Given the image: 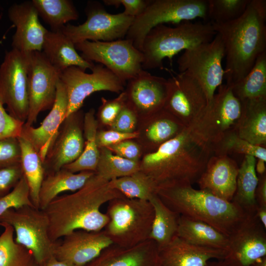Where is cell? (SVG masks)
Listing matches in <instances>:
<instances>
[{"label":"cell","instance_id":"obj_12","mask_svg":"<svg viewBox=\"0 0 266 266\" xmlns=\"http://www.w3.org/2000/svg\"><path fill=\"white\" fill-rule=\"evenodd\" d=\"M30 54L12 48L0 65V102L12 117L24 123L29 112Z\"/></svg>","mask_w":266,"mask_h":266},{"label":"cell","instance_id":"obj_10","mask_svg":"<svg viewBox=\"0 0 266 266\" xmlns=\"http://www.w3.org/2000/svg\"><path fill=\"white\" fill-rule=\"evenodd\" d=\"M75 46L84 59L103 65L125 84L143 69L142 52L126 38L110 41H85Z\"/></svg>","mask_w":266,"mask_h":266},{"label":"cell","instance_id":"obj_14","mask_svg":"<svg viewBox=\"0 0 266 266\" xmlns=\"http://www.w3.org/2000/svg\"><path fill=\"white\" fill-rule=\"evenodd\" d=\"M91 70L88 73L78 67L71 66L61 72L60 79L68 99L66 118L81 109L85 100L94 93L105 91L120 94L124 91L126 84L103 65H95Z\"/></svg>","mask_w":266,"mask_h":266},{"label":"cell","instance_id":"obj_4","mask_svg":"<svg viewBox=\"0 0 266 266\" xmlns=\"http://www.w3.org/2000/svg\"><path fill=\"white\" fill-rule=\"evenodd\" d=\"M156 194L180 215L205 222L228 236L247 215L234 202L205 190L196 189L187 181L158 187Z\"/></svg>","mask_w":266,"mask_h":266},{"label":"cell","instance_id":"obj_47","mask_svg":"<svg viewBox=\"0 0 266 266\" xmlns=\"http://www.w3.org/2000/svg\"><path fill=\"white\" fill-rule=\"evenodd\" d=\"M23 176L20 164L0 168V198L9 193Z\"/></svg>","mask_w":266,"mask_h":266},{"label":"cell","instance_id":"obj_27","mask_svg":"<svg viewBox=\"0 0 266 266\" xmlns=\"http://www.w3.org/2000/svg\"><path fill=\"white\" fill-rule=\"evenodd\" d=\"M42 52L52 65L61 72L71 66L85 71L91 70L95 66L94 63L85 60L78 53L75 44L61 30H48Z\"/></svg>","mask_w":266,"mask_h":266},{"label":"cell","instance_id":"obj_36","mask_svg":"<svg viewBox=\"0 0 266 266\" xmlns=\"http://www.w3.org/2000/svg\"><path fill=\"white\" fill-rule=\"evenodd\" d=\"M39 17L48 24L51 31H61L67 22L76 20L79 13L69 0H32Z\"/></svg>","mask_w":266,"mask_h":266},{"label":"cell","instance_id":"obj_17","mask_svg":"<svg viewBox=\"0 0 266 266\" xmlns=\"http://www.w3.org/2000/svg\"><path fill=\"white\" fill-rule=\"evenodd\" d=\"M84 115L80 109L62 122L43 161L45 175L60 170L81 155L84 148Z\"/></svg>","mask_w":266,"mask_h":266},{"label":"cell","instance_id":"obj_43","mask_svg":"<svg viewBox=\"0 0 266 266\" xmlns=\"http://www.w3.org/2000/svg\"><path fill=\"white\" fill-rule=\"evenodd\" d=\"M101 104L99 108L97 120L100 124L109 126L114 122L122 109L126 104V96L124 91L112 100L101 99Z\"/></svg>","mask_w":266,"mask_h":266},{"label":"cell","instance_id":"obj_18","mask_svg":"<svg viewBox=\"0 0 266 266\" xmlns=\"http://www.w3.org/2000/svg\"><path fill=\"white\" fill-rule=\"evenodd\" d=\"M255 213L247 214L229 236L225 259L232 266H250L266 256V232Z\"/></svg>","mask_w":266,"mask_h":266},{"label":"cell","instance_id":"obj_19","mask_svg":"<svg viewBox=\"0 0 266 266\" xmlns=\"http://www.w3.org/2000/svg\"><path fill=\"white\" fill-rule=\"evenodd\" d=\"M168 91L167 79L144 69L128 81L124 90L126 103L135 112L138 120L163 109Z\"/></svg>","mask_w":266,"mask_h":266},{"label":"cell","instance_id":"obj_21","mask_svg":"<svg viewBox=\"0 0 266 266\" xmlns=\"http://www.w3.org/2000/svg\"><path fill=\"white\" fill-rule=\"evenodd\" d=\"M8 16L16 27L12 48L25 53L42 51L48 30L40 23L32 0L12 5L8 9Z\"/></svg>","mask_w":266,"mask_h":266},{"label":"cell","instance_id":"obj_55","mask_svg":"<svg viewBox=\"0 0 266 266\" xmlns=\"http://www.w3.org/2000/svg\"><path fill=\"white\" fill-rule=\"evenodd\" d=\"M216 260V261H209L206 266H232L225 259Z\"/></svg>","mask_w":266,"mask_h":266},{"label":"cell","instance_id":"obj_6","mask_svg":"<svg viewBox=\"0 0 266 266\" xmlns=\"http://www.w3.org/2000/svg\"><path fill=\"white\" fill-rule=\"evenodd\" d=\"M109 221L103 229L112 244L132 247L149 239L154 217L149 200L117 198L108 202Z\"/></svg>","mask_w":266,"mask_h":266},{"label":"cell","instance_id":"obj_40","mask_svg":"<svg viewBox=\"0 0 266 266\" xmlns=\"http://www.w3.org/2000/svg\"><path fill=\"white\" fill-rule=\"evenodd\" d=\"M250 0H207V19L221 24L234 21L245 11Z\"/></svg>","mask_w":266,"mask_h":266},{"label":"cell","instance_id":"obj_50","mask_svg":"<svg viewBox=\"0 0 266 266\" xmlns=\"http://www.w3.org/2000/svg\"><path fill=\"white\" fill-rule=\"evenodd\" d=\"M150 0H103V2L107 6L118 7L123 5L125 15L135 18L141 14L147 7Z\"/></svg>","mask_w":266,"mask_h":266},{"label":"cell","instance_id":"obj_5","mask_svg":"<svg viewBox=\"0 0 266 266\" xmlns=\"http://www.w3.org/2000/svg\"><path fill=\"white\" fill-rule=\"evenodd\" d=\"M216 34L209 22L185 21L173 27L158 25L148 33L143 40L142 69L163 68L164 59L171 62L180 51L209 42Z\"/></svg>","mask_w":266,"mask_h":266},{"label":"cell","instance_id":"obj_20","mask_svg":"<svg viewBox=\"0 0 266 266\" xmlns=\"http://www.w3.org/2000/svg\"><path fill=\"white\" fill-rule=\"evenodd\" d=\"M112 244L104 230H76L58 242L54 256L58 260L74 266H85Z\"/></svg>","mask_w":266,"mask_h":266},{"label":"cell","instance_id":"obj_44","mask_svg":"<svg viewBox=\"0 0 266 266\" xmlns=\"http://www.w3.org/2000/svg\"><path fill=\"white\" fill-rule=\"evenodd\" d=\"M21 154L18 137L0 140V168L20 164Z\"/></svg>","mask_w":266,"mask_h":266},{"label":"cell","instance_id":"obj_16","mask_svg":"<svg viewBox=\"0 0 266 266\" xmlns=\"http://www.w3.org/2000/svg\"><path fill=\"white\" fill-rule=\"evenodd\" d=\"M169 72L171 76L167 79L168 91L164 108L185 127H192L207 105L205 92L200 83L186 73Z\"/></svg>","mask_w":266,"mask_h":266},{"label":"cell","instance_id":"obj_32","mask_svg":"<svg viewBox=\"0 0 266 266\" xmlns=\"http://www.w3.org/2000/svg\"><path fill=\"white\" fill-rule=\"evenodd\" d=\"M149 201L154 211L149 239L155 241L159 250L177 235L180 215L166 206L156 194Z\"/></svg>","mask_w":266,"mask_h":266},{"label":"cell","instance_id":"obj_28","mask_svg":"<svg viewBox=\"0 0 266 266\" xmlns=\"http://www.w3.org/2000/svg\"><path fill=\"white\" fill-rule=\"evenodd\" d=\"M241 113L236 133L257 146H266V98L241 101Z\"/></svg>","mask_w":266,"mask_h":266},{"label":"cell","instance_id":"obj_34","mask_svg":"<svg viewBox=\"0 0 266 266\" xmlns=\"http://www.w3.org/2000/svg\"><path fill=\"white\" fill-rule=\"evenodd\" d=\"M21 148L20 165L30 191L33 205L39 208V194L45 176L43 162L39 154L25 139L18 137Z\"/></svg>","mask_w":266,"mask_h":266},{"label":"cell","instance_id":"obj_52","mask_svg":"<svg viewBox=\"0 0 266 266\" xmlns=\"http://www.w3.org/2000/svg\"><path fill=\"white\" fill-rule=\"evenodd\" d=\"M255 215L264 228L266 229V207L257 206Z\"/></svg>","mask_w":266,"mask_h":266},{"label":"cell","instance_id":"obj_41","mask_svg":"<svg viewBox=\"0 0 266 266\" xmlns=\"http://www.w3.org/2000/svg\"><path fill=\"white\" fill-rule=\"evenodd\" d=\"M213 154L227 155L235 153L250 155L266 162V148L253 145L240 138L236 132L229 134L212 147Z\"/></svg>","mask_w":266,"mask_h":266},{"label":"cell","instance_id":"obj_37","mask_svg":"<svg viewBox=\"0 0 266 266\" xmlns=\"http://www.w3.org/2000/svg\"><path fill=\"white\" fill-rule=\"evenodd\" d=\"M0 226L4 229L0 235V266H38L32 252L15 241L13 228L5 223Z\"/></svg>","mask_w":266,"mask_h":266},{"label":"cell","instance_id":"obj_39","mask_svg":"<svg viewBox=\"0 0 266 266\" xmlns=\"http://www.w3.org/2000/svg\"><path fill=\"white\" fill-rule=\"evenodd\" d=\"M99 149L100 157L95 172L104 179L110 181L131 175L139 170V162L121 157L105 147Z\"/></svg>","mask_w":266,"mask_h":266},{"label":"cell","instance_id":"obj_2","mask_svg":"<svg viewBox=\"0 0 266 266\" xmlns=\"http://www.w3.org/2000/svg\"><path fill=\"white\" fill-rule=\"evenodd\" d=\"M213 154L210 144L192 127L141 159L140 170L157 187L179 182H196Z\"/></svg>","mask_w":266,"mask_h":266},{"label":"cell","instance_id":"obj_30","mask_svg":"<svg viewBox=\"0 0 266 266\" xmlns=\"http://www.w3.org/2000/svg\"><path fill=\"white\" fill-rule=\"evenodd\" d=\"M95 172L73 173L65 168L45 174L39 194V209L43 210L61 193L74 192L82 187Z\"/></svg>","mask_w":266,"mask_h":266},{"label":"cell","instance_id":"obj_56","mask_svg":"<svg viewBox=\"0 0 266 266\" xmlns=\"http://www.w3.org/2000/svg\"><path fill=\"white\" fill-rule=\"evenodd\" d=\"M250 266H266V256L258 260Z\"/></svg>","mask_w":266,"mask_h":266},{"label":"cell","instance_id":"obj_51","mask_svg":"<svg viewBox=\"0 0 266 266\" xmlns=\"http://www.w3.org/2000/svg\"><path fill=\"white\" fill-rule=\"evenodd\" d=\"M255 192V199L258 206L266 207V173L259 176Z\"/></svg>","mask_w":266,"mask_h":266},{"label":"cell","instance_id":"obj_31","mask_svg":"<svg viewBox=\"0 0 266 266\" xmlns=\"http://www.w3.org/2000/svg\"><path fill=\"white\" fill-rule=\"evenodd\" d=\"M256 158L245 155L239 166L236 187L232 201L239 206L246 214L255 213L257 204L255 192L259 177L256 172Z\"/></svg>","mask_w":266,"mask_h":266},{"label":"cell","instance_id":"obj_38","mask_svg":"<svg viewBox=\"0 0 266 266\" xmlns=\"http://www.w3.org/2000/svg\"><path fill=\"white\" fill-rule=\"evenodd\" d=\"M111 188L117 190L125 197L149 200L156 194L157 186L153 181L140 170L126 176L109 181Z\"/></svg>","mask_w":266,"mask_h":266},{"label":"cell","instance_id":"obj_1","mask_svg":"<svg viewBox=\"0 0 266 266\" xmlns=\"http://www.w3.org/2000/svg\"><path fill=\"white\" fill-rule=\"evenodd\" d=\"M96 173L78 190L58 196L43 210L49 221L48 233L54 242L76 230L100 231L108 222L100 207L112 199L125 197Z\"/></svg>","mask_w":266,"mask_h":266},{"label":"cell","instance_id":"obj_26","mask_svg":"<svg viewBox=\"0 0 266 266\" xmlns=\"http://www.w3.org/2000/svg\"><path fill=\"white\" fill-rule=\"evenodd\" d=\"M227 252L191 244L177 235L159 250L160 266H206L211 260L224 259Z\"/></svg>","mask_w":266,"mask_h":266},{"label":"cell","instance_id":"obj_9","mask_svg":"<svg viewBox=\"0 0 266 266\" xmlns=\"http://www.w3.org/2000/svg\"><path fill=\"white\" fill-rule=\"evenodd\" d=\"M224 58L223 44L216 33L211 41L184 50L177 60L178 69L179 72L186 73L200 83L208 102L222 84Z\"/></svg>","mask_w":266,"mask_h":266},{"label":"cell","instance_id":"obj_13","mask_svg":"<svg viewBox=\"0 0 266 266\" xmlns=\"http://www.w3.org/2000/svg\"><path fill=\"white\" fill-rule=\"evenodd\" d=\"M87 19L83 24L65 25L62 33L74 44L85 41H110L124 39L134 18L123 12H107L99 2L88 1L85 8Z\"/></svg>","mask_w":266,"mask_h":266},{"label":"cell","instance_id":"obj_7","mask_svg":"<svg viewBox=\"0 0 266 266\" xmlns=\"http://www.w3.org/2000/svg\"><path fill=\"white\" fill-rule=\"evenodd\" d=\"M197 18L208 22L207 0H150L144 11L134 18L125 38L141 52L146 34L155 27Z\"/></svg>","mask_w":266,"mask_h":266},{"label":"cell","instance_id":"obj_11","mask_svg":"<svg viewBox=\"0 0 266 266\" xmlns=\"http://www.w3.org/2000/svg\"><path fill=\"white\" fill-rule=\"evenodd\" d=\"M241 113V101L230 86L222 84L192 127L212 147L226 135L236 132Z\"/></svg>","mask_w":266,"mask_h":266},{"label":"cell","instance_id":"obj_33","mask_svg":"<svg viewBox=\"0 0 266 266\" xmlns=\"http://www.w3.org/2000/svg\"><path fill=\"white\" fill-rule=\"evenodd\" d=\"M98 128L95 109L91 108L84 115V148L83 152L76 160L65 166L63 168L73 173L96 171L100 157V149L96 140Z\"/></svg>","mask_w":266,"mask_h":266},{"label":"cell","instance_id":"obj_35","mask_svg":"<svg viewBox=\"0 0 266 266\" xmlns=\"http://www.w3.org/2000/svg\"><path fill=\"white\" fill-rule=\"evenodd\" d=\"M230 86L240 101L266 98V51L243 79Z\"/></svg>","mask_w":266,"mask_h":266},{"label":"cell","instance_id":"obj_8","mask_svg":"<svg viewBox=\"0 0 266 266\" xmlns=\"http://www.w3.org/2000/svg\"><path fill=\"white\" fill-rule=\"evenodd\" d=\"M0 223L13 228L15 241L32 252L38 266L54 256L58 241L49 237L48 219L43 210L30 205L10 209L0 216Z\"/></svg>","mask_w":266,"mask_h":266},{"label":"cell","instance_id":"obj_22","mask_svg":"<svg viewBox=\"0 0 266 266\" xmlns=\"http://www.w3.org/2000/svg\"><path fill=\"white\" fill-rule=\"evenodd\" d=\"M68 99L66 88L59 81L55 102L40 125L34 128L24 124L20 137L27 141L43 161L51 143L66 118Z\"/></svg>","mask_w":266,"mask_h":266},{"label":"cell","instance_id":"obj_45","mask_svg":"<svg viewBox=\"0 0 266 266\" xmlns=\"http://www.w3.org/2000/svg\"><path fill=\"white\" fill-rule=\"evenodd\" d=\"M138 123L136 113L126 103L109 128L121 133H133L136 132Z\"/></svg>","mask_w":266,"mask_h":266},{"label":"cell","instance_id":"obj_25","mask_svg":"<svg viewBox=\"0 0 266 266\" xmlns=\"http://www.w3.org/2000/svg\"><path fill=\"white\" fill-rule=\"evenodd\" d=\"M185 128L176 117L163 108L138 120L136 130L138 136L135 140L141 147L143 153L147 154L155 151Z\"/></svg>","mask_w":266,"mask_h":266},{"label":"cell","instance_id":"obj_42","mask_svg":"<svg viewBox=\"0 0 266 266\" xmlns=\"http://www.w3.org/2000/svg\"><path fill=\"white\" fill-rule=\"evenodd\" d=\"M26 205L33 206L30 199L29 186L23 175L9 193L0 198V216L10 209H17Z\"/></svg>","mask_w":266,"mask_h":266},{"label":"cell","instance_id":"obj_3","mask_svg":"<svg viewBox=\"0 0 266 266\" xmlns=\"http://www.w3.org/2000/svg\"><path fill=\"white\" fill-rule=\"evenodd\" d=\"M266 0H250L238 19L212 24L221 37L226 65L224 79L232 86L243 79L258 57L266 51Z\"/></svg>","mask_w":266,"mask_h":266},{"label":"cell","instance_id":"obj_49","mask_svg":"<svg viewBox=\"0 0 266 266\" xmlns=\"http://www.w3.org/2000/svg\"><path fill=\"white\" fill-rule=\"evenodd\" d=\"M138 136L137 132L123 133L112 130H98L96 140L99 148H107L128 139H135Z\"/></svg>","mask_w":266,"mask_h":266},{"label":"cell","instance_id":"obj_53","mask_svg":"<svg viewBox=\"0 0 266 266\" xmlns=\"http://www.w3.org/2000/svg\"><path fill=\"white\" fill-rule=\"evenodd\" d=\"M74 266L68 263L56 259L55 256H52L48 261L41 266Z\"/></svg>","mask_w":266,"mask_h":266},{"label":"cell","instance_id":"obj_54","mask_svg":"<svg viewBox=\"0 0 266 266\" xmlns=\"http://www.w3.org/2000/svg\"><path fill=\"white\" fill-rule=\"evenodd\" d=\"M257 160L255 164V170L259 176L266 173V161L261 159Z\"/></svg>","mask_w":266,"mask_h":266},{"label":"cell","instance_id":"obj_46","mask_svg":"<svg viewBox=\"0 0 266 266\" xmlns=\"http://www.w3.org/2000/svg\"><path fill=\"white\" fill-rule=\"evenodd\" d=\"M24 123L12 117L0 102V140L20 136Z\"/></svg>","mask_w":266,"mask_h":266},{"label":"cell","instance_id":"obj_24","mask_svg":"<svg viewBox=\"0 0 266 266\" xmlns=\"http://www.w3.org/2000/svg\"><path fill=\"white\" fill-rule=\"evenodd\" d=\"M85 266H160L159 249L150 239L132 247L112 244Z\"/></svg>","mask_w":266,"mask_h":266},{"label":"cell","instance_id":"obj_15","mask_svg":"<svg viewBox=\"0 0 266 266\" xmlns=\"http://www.w3.org/2000/svg\"><path fill=\"white\" fill-rule=\"evenodd\" d=\"M61 73L42 51L30 53L28 75L29 112L25 125L33 126L41 112L51 109Z\"/></svg>","mask_w":266,"mask_h":266},{"label":"cell","instance_id":"obj_29","mask_svg":"<svg viewBox=\"0 0 266 266\" xmlns=\"http://www.w3.org/2000/svg\"><path fill=\"white\" fill-rule=\"evenodd\" d=\"M177 235L196 246L227 251L229 236L212 226L199 220L180 215Z\"/></svg>","mask_w":266,"mask_h":266},{"label":"cell","instance_id":"obj_48","mask_svg":"<svg viewBox=\"0 0 266 266\" xmlns=\"http://www.w3.org/2000/svg\"><path fill=\"white\" fill-rule=\"evenodd\" d=\"M113 153L124 159L139 162L143 154L141 147L134 139H128L107 147Z\"/></svg>","mask_w":266,"mask_h":266},{"label":"cell","instance_id":"obj_23","mask_svg":"<svg viewBox=\"0 0 266 266\" xmlns=\"http://www.w3.org/2000/svg\"><path fill=\"white\" fill-rule=\"evenodd\" d=\"M239 166L227 155L213 154L196 182L200 189L232 201L236 187Z\"/></svg>","mask_w":266,"mask_h":266}]
</instances>
